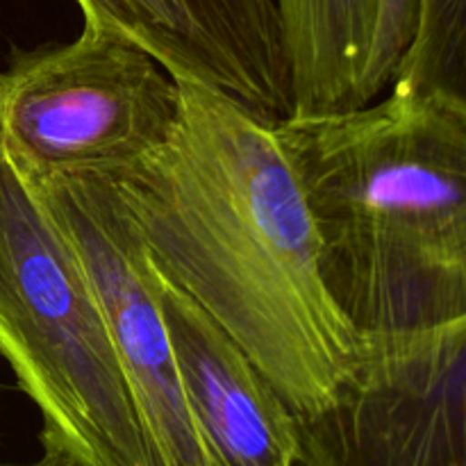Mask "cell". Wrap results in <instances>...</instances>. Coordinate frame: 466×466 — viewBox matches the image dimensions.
I'll use <instances>...</instances> for the list:
<instances>
[{
    "label": "cell",
    "instance_id": "cell-1",
    "mask_svg": "<svg viewBox=\"0 0 466 466\" xmlns=\"http://www.w3.org/2000/svg\"><path fill=\"white\" fill-rule=\"evenodd\" d=\"M180 89L171 139L114 185L159 276L237 341L296 419L312 417L360 337L321 280L294 168L271 121L221 91Z\"/></svg>",
    "mask_w": 466,
    "mask_h": 466
},
{
    "label": "cell",
    "instance_id": "cell-2",
    "mask_svg": "<svg viewBox=\"0 0 466 466\" xmlns=\"http://www.w3.org/2000/svg\"><path fill=\"white\" fill-rule=\"evenodd\" d=\"M312 217L319 271L358 337L466 319V121L394 85L385 98L273 123Z\"/></svg>",
    "mask_w": 466,
    "mask_h": 466
},
{
    "label": "cell",
    "instance_id": "cell-3",
    "mask_svg": "<svg viewBox=\"0 0 466 466\" xmlns=\"http://www.w3.org/2000/svg\"><path fill=\"white\" fill-rule=\"evenodd\" d=\"M0 358L41 441L86 466H157L76 248L0 148Z\"/></svg>",
    "mask_w": 466,
    "mask_h": 466
},
{
    "label": "cell",
    "instance_id": "cell-4",
    "mask_svg": "<svg viewBox=\"0 0 466 466\" xmlns=\"http://www.w3.org/2000/svg\"><path fill=\"white\" fill-rule=\"evenodd\" d=\"M182 114L180 82L127 36L85 23L18 50L0 71V148L27 185L114 180L157 153Z\"/></svg>",
    "mask_w": 466,
    "mask_h": 466
},
{
    "label": "cell",
    "instance_id": "cell-5",
    "mask_svg": "<svg viewBox=\"0 0 466 466\" xmlns=\"http://www.w3.org/2000/svg\"><path fill=\"white\" fill-rule=\"evenodd\" d=\"M296 421L300 466H466V319L360 337L330 403Z\"/></svg>",
    "mask_w": 466,
    "mask_h": 466
},
{
    "label": "cell",
    "instance_id": "cell-6",
    "mask_svg": "<svg viewBox=\"0 0 466 466\" xmlns=\"http://www.w3.org/2000/svg\"><path fill=\"white\" fill-rule=\"evenodd\" d=\"M32 189L89 276L155 462L209 466L182 391L162 308V278L114 180L53 177Z\"/></svg>",
    "mask_w": 466,
    "mask_h": 466
},
{
    "label": "cell",
    "instance_id": "cell-7",
    "mask_svg": "<svg viewBox=\"0 0 466 466\" xmlns=\"http://www.w3.org/2000/svg\"><path fill=\"white\" fill-rule=\"evenodd\" d=\"M85 23L127 36L176 80L278 123L291 114L278 0H76Z\"/></svg>",
    "mask_w": 466,
    "mask_h": 466
},
{
    "label": "cell",
    "instance_id": "cell-8",
    "mask_svg": "<svg viewBox=\"0 0 466 466\" xmlns=\"http://www.w3.org/2000/svg\"><path fill=\"white\" fill-rule=\"evenodd\" d=\"M162 308L209 466H300L296 414L253 360L194 299L164 278Z\"/></svg>",
    "mask_w": 466,
    "mask_h": 466
},
{
    "label": "cell",
    "instance_id": "cell-9",
    "mask_svg": "<svg viewBox=\"0 0 466 466\" xmlns=\"http://www.w3.org/2000/svg\"><path fill=\"white\" fill-rule=\"evenodd\" d=\"M289 71V116L371 105L391 89L408 55L382 0H278Z\"/></svg>",
    "mask_w": 466,
    "mask_h": 466
},
{
    "label": "cell",
    "instance_id": "cell-10",
    "mask_svg": "<svg viewBox=\"0 0 466 466\" xmlns=\"http://www.w3.org/2000/svg\"><path fill=\"white\" fill-rule=\"evenodd\" d=\"M394 85L435 96L466 121V0H421Z\"/></svg>",
    "mask_w": 466,
    "mask_h": 466
},
{
    "label": "cell",
    "instance_id": "cell-11",
    "mask_svg": "<svg viewBox=\"0 0 466 466\" xmlns=\"http://www.w3.org/2000/svg\"><path fill=\"white\" fill-rule=\"evenodd\" d=\"M41 458H36L35 462H27V464H0V466H86L85 462L76 458L73 453H68L66 449L57 444H48V441H41Z\"/></svg>",
    "mask_w": 466,
    "mask_h": 466
}]
</instances>
